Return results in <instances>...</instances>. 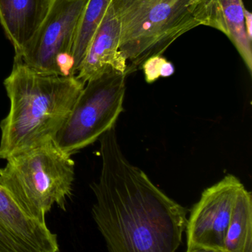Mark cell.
I'll return each instance as SVG.
<instances>
[{"label": "cell", "mask_w": 252, "mask_h": 252, "mask_svg": "<svg viewBox=\"0 0 252 252\" xmlns=\"http://www.w3.org/2000/svg\"><path fill=\"white\" fill-rule=\"evenodd\" d=\"M98 141L99 178L91 185L92 215L110 252H175L182 243L187 209L129 163L116 126Z\"/></svg>", "instance_id": "6da1fadb"}, {"label": "cell", "mask_w": 252, "mask_h": 252, "mask_svg": "<svg viewBox=\"0 0 252 252\" xmlns=\"http://www.w3.org/2000/svg\"><path fill=\"white\" fill-rule=\"evenodd\" d=\"M4 85L11 105L0 123V159L6 160L54 141L85 84L76 76L36 71L15 56Z\"/></svg>", "instance_id": "7a4b0ae2"}, {"label": "cell", "mask_w": 252, "mask_h": 252, "mask_svg": "<svg viewBox=\"0 0 252 252\" xmlns=\"http://www.w3.org/2000/svg\"><path fill=\"white\" fill-rule=\"evenodd\" d=\"M120 22L126 74L162 56L175 40L200 26L209 27L212 0H112Z\"/></svg>", "instance_id": "3957f363"}, {"label": "cell", "mask_w": 252, "mask_h": 252, "mask_svg": "<svg viewBox=\"0 0 252 252\" xmlns=\"http://www.w3.org/2000/svg\"><path fill=\"white\" fill-rule=\"evenodd\" d=\"M54 141L6 159L0 184L30 218L45 222L54 205L66 210L73 190L75 162Z\"/></svg>", "instance_id": "277c9868"}, {"label": "cell", "mask_w": 252, "mask_h": 252, "mask_svg": "<svg viewBox=\"0 0 252 252\" xmlns=\"http://www.w3.org/2000/svg\"><path fill=\"white\" fill-rule=\"evenodd\" d=\"M126 76L119 72H109L85 84L54 138L57 147L73 156L116 126L124 111Z\"/></svg>", "instance_id": "5b68a950"}, {"label": "cell", "mask_w": 252, "mask_h": 252, "mask_svg": "<svg viewBox=\"0 0 252 252\" xmlns=\"http://www.w3.org/2000/svg\"><path fill=\"white\" fill-rule=\"evenodd\" d=\"M88 0H53L43 23L16 57L40 73L76 76L73 51L81 16Z\"/></svg>", "instance_id": "8992f818"}, {"label": "cell", "mask_w": 252, "mask_h": 252, "mask_svg": "<svg viewBox=\"0 0 252 252\" xmlns=\"http://www.w3.org/2000/svg\"><path fill=\"white\" fill-rule=\"evenodd\" d=\"M243 187L229 174L203 191L186 224L187 252H224L233 208Z\"/></svg>", "instance_id": "52a82bcc"}, {"label": "cell", "mask_w": 252, "mask_h": 252, "mask_svg": "<svg viewBox=\"0 0 252 252\" xmlns=\"http://www.w3.org/2000/svg\"><path fill=\"white\" fill-rule=\"evenodd\" d=\"M57 234L28 216L0 184V252H58Z\"/></svg>", "instance_id": "ba28073f"}, {"label": "cell", "mask_w": 252, "mask_h": 252, "mask_svg": "<svg viewBox=\"0 0 252 252\" xmlns=\"http://www.w3.org/2000/svg\"><path fill=\"white\" fill-rule=\"evenodd\" d=\"M120 22L110 3L87 50L76 77L86 84L109 72L126 75V58L121 52Z\"/></svg>", "instance_id": "9c48e42d"}, {"label": "cell", "mask_w": 252, "mask_h": 252, "mask_svg": "<svg viewBox=\"0 0 252 252\" xmlns=\"http://www.w3.org/2000/svg\"><path fill=\"white\" fill-rule=\"evenodd\" d=\"M53 0H0V23L19 54L45 20Z\"/></svg>", "instance_id": "30bf717a"}, {"label": "cell", "mask_w": 252, "mask_h": 252, "mask_svg": "<svg viewBox=\"0 0 252 252\" xmlns=\"http://www.w3.org/2000/svg\"><path fill=\"white\" fill-rule=\"evenodd\" d=\"M245 9L243 0H212L209 27L230 39L252 74V39L246 30Z\"/></svg>", "instance_id": "8fae6325"}, {"label": "cell", "mask_w": 252, "mask_h": 252, "mask_svg": "<svg viewBox=\"0 0 252 252\" xmlns=\"http://www.w3.org/2000/svg\"><path fill=\"white\" fill-rule=\"evenodd\" d=\"M252 252V196L245 187L239 191L224 241V252Z\"/></svg>", "instance_id": "7c38bea8"}, {"label": "cell", "mask_w": 252, "mask_h": 252, "mask_svg": "<svg viewBox=\"0 0 252 252\" xmlns=\"http://www.w3.org/2000/svg\"><path fill=\"white\" fill-rule=\"evenodd\" d=\"M112 0H88L81 16L73 51V73H78L91 39L101 24Z\"/></svg>", "instance_id": "4fadbf2b"}, {"label": "cell", "mask_w": 252, "mask_h": 252, "mask_svg": "<svg viewBox=\"0 0 252 252\" xmlns=\"http://www.w3.org/2000/svg\"><path fill=\"white\" fill-rule=\"evenodd\" d=\"M141 69L144 70L147 83H153L160 77H167L174 73L173 65L162 56L149 59L143 64Z\"/></svg>", "instance_id": "5bb4252c"}, {"label": "cell", "mask_w": 252, "mask_h": 252, "mask_svg": "<svg viewBox=\"0 0 252 252\" xmlns=\"http://www.w3.org/2000/svg\"><path fill=\"white\" fill-rule=\"evenodd\" d=\"M245 19H246V27L248 34H249V37L252 39V15L247 9H245Z\"/></svg>", "instance_id": "9a60e30c"}]
</instances>
